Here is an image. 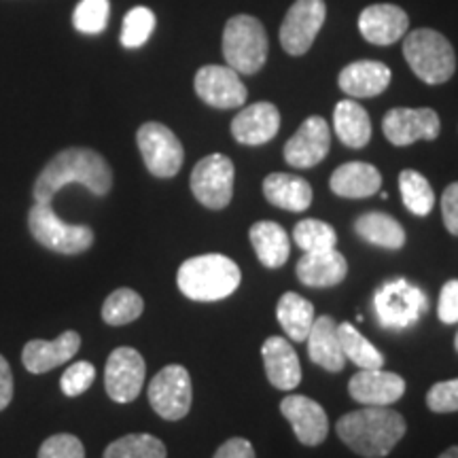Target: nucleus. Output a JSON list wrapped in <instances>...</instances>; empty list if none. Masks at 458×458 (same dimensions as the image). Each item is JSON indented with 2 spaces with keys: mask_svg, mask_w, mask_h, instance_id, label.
I'll return each mask as SVG.
<instances>
[{
  "mask_svg": "<svg viewBox=\"0 0 458 458\" xmlns=\"http://www.w3.org/2000/svg\"><path fill=\"white\" fill-rule=\"evenodd\" d=\"M334 125L337 139L351 148H363L371 139L369 114L354 100L337 102L334 113Z\"/></svg>",
  "mask_w": 458,
  "mask_h": 458,
  "instance_id": "obj_28",
  "label": "nucleus"
},
{
  "mask_svg": "<svg viewBox=\"0 0 458 458\" xmlns=\"http://www.w3.org/2000/svg\"><path fill=\"white\" fill-rule=\"evenodd\" d=\"M250 244H253L257 257L266 267H283L291 253L289 233L283 225L274 221H259L250 227Z\"/></svg>",
  "mask_w": 458,
  "mask_h": 458,
  "instance_id": "obj_27",
  "label": "nucleus"
},
{
  "mask_svg": "<svg viewBox=\"0 0 458 458\" xmlns=\"http://www.w3.org/2000/svg\"><path fill=\"white\" fill-rule=\"evenodd\" d=\"M280 411L303 445H318L325 442L329 433V418L317 401L303 394H289L280 403Z\"/></svg>",
  "mask_w": 458,
  "mask_h": 458,
  "instance_id": "obj_16",
  "label": "nucleus"
},
{
  "mask_svg": "<svg viewBox=\"0 0 458 458\" xmlns=\"http://www.w3.org/2000/svg\"><path fill=\"white\" fill-rule=\"evenodd\" d=\"M337 83L351 98H374L391 85V68L382 62L359 60L344 68Z\"/></svg>",
  "mask_w": 458,
  "mask_h": 458,
  "instance_id": "obj_22",
  "label": "nucleus"
},
{
  "mask_svg": "<svg viewBox=\"0 0 458 458\" xmlns=\"http://www.w3.org/2000/svg\"><path fill=\"white\" fill-rule=\"evenodd\" d=\"M403 55L420 81L442 85L456 71V55L448 38L431 28H418L403 41Z\"/></svg>",
  "mask_w": 458,
  "mask_h": 458,
  "instance_id": "obj_4",
  "label": "nucleus"
},
{
  "mask_svg": "<svg viewBox=\"0 0 458 458\" xmlns=\"http://www.w3.org/2000/svg\"><path fill=\"white\" fill-rule=\"evenodd\" d=\"M147 365L136 348H114L105 368V388L117 403H130L139 397L145 385Z\"/></svg>",
  "mask_w": 458,
  "mask_h": 458,
  "instance_id": "obj_12",
  "label": "nucleus"
},
{
  "mask_svg": "<svg viewBox=\"0 0 458 458\" xmlns=\"http://www.w3.org/2000/svg\"><path fill=\"white\" fill-rule=\"evenodd\" d=\"M399 189L403 198L405 208L416 216H427L435 206V193L431 182H428L420 172L403 170L399 174Z\"/></svg>",
  "mask_w": 458,
  "mask_h": 458,
  "instance_id": "obj_32",
  "label": "nucleus"
},
{
  "mask_svg": "<svg viewBox=\"0 0 458 458\" xmlns=\"http://www.w3.org/2000/svg\"><path fill=\"white\" fill-rule=\"evenodd\" d=\"M267 380L280 391H293L301 382V365L293 344L284 337H267L261 348Z\"/></svg>",
  "mask_w": 458,
  "mask_h": 458,
  "instance_id": "obj_21",
  "label": "nucleus"
},
{
  "mask_svg": "<svg viewBox=\"0 0 458 458\" xmlns=\"http://www.w3.org/2000/svg\"><path fill=\"white\" fill-rule=\"evenodd\" d=\"M344 359L357 365L359 369H380L385 365V357L377 348L351 323L337 325Z\"/></svg>",
  "mask_w": 458,
  "mask_h": 458,
  "instance_id": "obj_31",
  "label": "nucleus"
},
{
  "mask_svg": "<svg viewBox=\"0 0 458 458\" xmlns=\"http://www.w3.org/2000/svg\"><path fill=\"white\" fill-rule=\"evenodd\" d=\"M165 445L162 439L153 437L147 433H131L125 437L114 439L111 445H106L102 458H165Z\"/></svg>",
  "mask_w": 458,
  "mask_h": 458,
  "instance_id": "obj_33",
  "label": "nucleus"
},
{
  "mask_svg": "<svg viewBox=\"0 0 458 458\" xmlns=\"http://www.w3.org/2000/svg\"><path fill=\"white\" fill-rule=\"evenodd\" d=\"M410 28V17L397 4H371L359 15V30L371 45L397 43Z\"/></svg>",
  "mask_w": 458,
  "mask_h": 458,
  "instance_id": "obj_19",
  "label": "nucleus"
},
{
  "mask_svg": "<svg viewBox=\"0 0 458 458\" xmlns=\"http://www.w3.org/2000/svg\"><path fill=\"white\" fill-rule=\"evenodd\" d=\"M280 130V113L272 102H255L240 111L232 122V136L240 145L259 147L270 142Z\"/></svg>",
  "mask_w": 458,
  "mask_h": 458,
  "instance_id": "obj_18",
  "label": "nucleus"
},
{
  "mask_svg": "<svg viewBox=\"0 0 458 458\" xmlns=\"http://www.w3.org/2000/svg\"><path fill=\"white\" fill-rule=\"evenodd\" d=\"M136 142H139L147 170L153 176L172 179V176L179 174L182 162H185V148L170 128L157 122L142 123L139 134H136Z\"/></svg>",
  "mask_w": 458,
  "mask_h": 458,
  "instance_id": "obj_8",
  "label": "nucleus"
},
{
  "mask_svg": "<svg viewBox=\"0 0 458 458\" xmlns=\"http://www.w3.org/2000/svg\"><path fill=\"white\" fill-rule=\"evenodd\" d=\"M308 354L312 363L327 371H342L344 369V352L340 335H337V323L331 317L314 318L310 334L306 337Z\"/></svg>",
  "mask_w": 458,
  "mask_h": 458,
  "instance_id": "obj_24",
  "label": "nucleus"
},
{
  "mask_svg": "<svg viewBox=\"0 0 458 458\" xmlns=\"http://www.w3.org/2000/svg\"><path fill=\"white\" fill-rule=\"evenodd\" d=\"M79 182L94 196H106L113 187V170L94 148L71 147L51 157L34 181L32 198L37 204H51L55 193L66 185Z\"/></svg>",
  "mask_w": 458,
  "mask_h": 458,
  "instance_id": "obj_1",
  "label": "nucleus"
},
{
  "mask_svg": "<svg viewBox=\"0 0 458 458\" xmlns=\"http://www.w3.org/2000/svg\"><path fill=\"white\" fill-rule=\"evenodd\" d=\"M374 310L382 327L403 331L425 317L428 300L420 286L405 278H393L376 291Z\"/></svg>",
  "mask_w": 458,
  "mask_h": 458,
  "instance_id": "obj_6",
  "label": "nucleus"
},
{
  "mask_svg": "<svg viewBox=\"0 0 458 458\" xmlns=\"http://www.w3.org/2000/svg\"><path fill=\"white\" fill-rule=\"evenodd\" d=\"M276 317L280 320V327L284 329L289 340L306 342L314 323V306L308 300H303L301 295L291 291V293H284L280 297Z\"/></svg>",
  "mask_w": 458,
  "mask_h": 458,
  "instance_id": "obj_29",
  "label": "nucleus"
},
{
  "mask_svg": "<svg viewBox=\"0 0 458 458\" xmlns=\"http://www.w3.org/2000/svg\"><path fill=\"white\" fill-rule=\"evenodd\" d=\"M354 232L359 233L365 242L382 246V249L397 250L405 244V229L385 213H368L360 215L354 223Z\"/></svg>",
  "mask_w": 458,
  "mask_h": 458,
  "instance_id": "obj_30",
  "label": "nucleus"
},
{
  "mask_svg": "<svg viewBox=\"0 0 458 458\" xmlns=\"http://www.w3.org/2000/svg\"><path fill=\"white\" fill-rule=\"evenodd\" d=\"M437 317L445 325L458 323V280H448L442 286L437 303Z\"/></svg>",
  "mask_w": 458,
  "mask_h": 458,
  "instance_id": "obj_41",
  "label": "nucleus"
},
{
  "mask_svg": "<svg viewBox=\"0 0 458 458\" xmlns=\"http://www.w3.org/2000/svg\"><path fill=\"white\" fill-rule=\"evenodd\" d=\"M240 267L225 255H199L179 267L181 293L193 301H219L238 289Z\"/></svg>",
  "mask_w": 458,
  "mask_h": 458,
  "instance_id": "obj_3",
  "label": "nucleus"
},
{
  "mask_svg": "<svg viewBox=\"0 0 458 458\" xmlns=\"http://www.w3.org/2000/svg\"><path fill=\"white\" fill-rule=\"evenodd\" d=\"M213 458H255V450L249 439L233 437L227 439V442L215 452Z\"/></svg>",
  "mask_w": 458,
  "mask_h": 458,
  "instance_id": "obj_43",
  "label": "nucleus"
},
{
  "mask_svg": "<svg viewBox=\"0 0 458 458\" xmlns=\"http://www.w3.org/2000/svg\"><path fill=\"white\" fill-rule=\"evenodd\" d=\"M38 458H85L81 439L71 433H57L45 439Z\"/></svg>",
  "mask_w": 458,
  "mask_h": 458,
  "instance_id": "obj_39",
  "label": "nucleus"
},
{
  "mask_svg": "<svg viewBox=\"0 0 458 458\" xmlns=\"http://www.w3.org/2000/svg\"><path fill=\"white\" fill-rule=\"evenodd\" d=\"M327 17L323 0H295L286 11L280 26V45L289 55H303L310 51L314 38Z\"/></svg>",
  "mask_w": 458,
  "mask_h": 458,
  "instance_id": "obj_11",
  "label": "nucleus"
},
{
  "mask_svg": "<svg viewBox=\"0 0 458 458\" xmlns=\"http://www.w3.org/2000/svg\"><path fill=\"white\" fill-rule=\"evenodd\" d=\"M331 147V131L323 117L314 114L300 125V130L286 140L284 162L293 168H312L327 157Z\"/></svg>",
  "mask_w": 458,
  "mask_h": 458,
  "instance_id": "obj_14",
  "label": "nucleus"
},
{
  "mask_svg": "<svg viewBox=\"0 0 458 458\" xmlns=\"http://www.w3.org/2000/svg\"><path fill=\"white\" fill-rule=\"evenodd\" d=\"M94 377H96V368L88 360H77L72 363L71 368L64 371L60 380V388L66 397H79L83 394L88 388L94 385Z\"/></svg>",
  "mask_w": 458,
  "mask_h": 458,
  "instance_id": "obj_38",
  "label": "nucleus"
},
{
  "mask_svg": "<svg viewBox=\"0 0 458 458\" xmlns=\"http://www.w3.org/2000/svg\"><path fill=\"white\" fill-rule=\"evenodd\" d=\"M454 348H456V352H458V334H456V337H454Z\"/></svg>",
  "mask_w": 458,
  "mask_h": 458,
  "instance_id": "obj_46",
  "label": "nucleus"
},
{
  "mask_svg": "<svg viewBox=\"0 0 458 458\" xmlns=\"http://www.w3.org/2000/svg\"><path fill=\"white\" fill-rule=\"evenodd\" d=\"M81 348V335L77 331H64L55 340H30L21 352V363L30 374H45L71 360Z\"/></svg>",
  "mask_w": 458,
  "mask_h": 458,
  "instance_id": "obj_20",
  "label": "nucleus"
},
{
  "mask_svg": "<svg viewBox=\"0 0 458 458\" xmlns=\"http://www.w3.org/2000/svg\"><path fill=\"white\" fill-rule=\"evenodd\" d=\"M348 393L360 405H386L397 403L405 393V380L393 371L385 369H359L348 382Z\"/></svg>",
  "mask_w": 458,
  "mask_h": 458,
  "instance_id": "obj_17",
  "label": "nucleus"
},
{
  "mask_svg": "<svg viewBox=\"0 0 458 458\" xmlns=\"http://www.w3.org/2000/svg\"><path fill=\"white\" fill-rule=\"evenodd\" d=\"M427 405L435 414H452L458 411V377L437 382L427 393Z\"/></svg>",
  "mask_w": 458,
  "mask_h": 458,
  "instance_id": "obj_40",
  "label": "nucleus"
},
{
  "mask_svg": "<svg viewBox=\"0 0 458 458\" xmlns=\"http://www.w3.org/2000/svg\"><path fill=\"white\" fill-rule=\"evenodd\" d=\"M297 278L301 284L312 289H327L340 284L348 274V263L340 250H314L306 253L297 263Z\"/></svg>",
  "mask_w": 458,
  "mask_h": 458,
  "instance_id": "obj_23",
  "label": "nucleus"
},
{
  "mask_svg": "<svg viewBox=\"0 0 458 458\" xmlns=\"http://www.w3.org/2000/svg\"><path fill=\"white\" fill-rule=\"evenodd\" d=\"M28 229L38 244L60 255L85 253L94 244L91 227L62 221L51 204L34 202L28 213Z\"/></svg>",
  "mask_w": 458,
  "mask_h": 458,
  "instance_id": "obj_7",
  "label": "nucleus"
},
{
  "mask_svg": "<svg viewBox=\"0 0 458 458\" xmlns=\"http://www.w3.org/2000/svg\"><path fill=\"white\" fill-rule=\"evenodd\" d=\"M233 176H236V170H233L232 159L221 153H213L196 164L189 185L199 204L210 210H221L233 198Z\"/></svg>",
  "mask_w": 458,
  "mask_h": 458,
  "instance_id": "obj_9",
  "label": "nucleus"
},
{
  "mask_svg": "<svg viewBox=\"0 0 458 458\" xmlns=\"http://www.w3.org/2000/svg\"><path fill=\"white\" fill-rule=\"evenodd\" d=\"M196 94L208 106L238 108L246 102V91L240 74L229 66H202L196 74Z\"/></svg>",
  "mask_w": 458,
  "mask_h": 458,
  "instance_id": "obj_15",
  "label": "nucleus"
},
{
  "mask_svg": "<svg viewBox=\"0 0 458 458\" xmlns=\"http://www.w3.org/2000/svg\"><path fill=\"white\" fill-rule=\"evenodd\" d=\"M439 458H458V445H452L444 454H439Z\"/></svg>",
  "mask_w": 458,
  "mask_h": 458,
  "instance_id": "obj_45",
  "label": "nucleus"
},
{
  "mask_svg": "<svg viewBox=\"0 0 458 458\" xmlns=\"http://www.w3.org/2000/svg\"><path fill=\"white\" fill-rule=\"evenodd\" d=\"M405 418L397 411L365 405L363 410L348 411L337 420V437L352 452L365 458H382L405 435Z\"/></svg>",
  "mask_w": 458,
  "mask_h": 458,
  "instance_id": "obj_2",
  "label": "nucleus"
},
{
  "mask_svg": "<svg viewBox=\"0 0 458 458\" xmlns=\"http://www.w3.org/2000/svg\"><path fill=\"white\" fill-rule=\"evenodd\" d=\"M156 30V15L147 7H134L123 17L122 45L125 49H139Z\"/></svg>",
  "mask_w": 458,
  "mask_h": 458,
  "instance_id": "obj_36",
  "label": "nucleus"
},
{
  "mask_svg": "<svg viewBox=\"0 0 458 458\" xmlns=\"http://www.w3.org/2000/svg\"><path fill=\"white\" fill-rule=\"evenodd\" d=\"M13 399V371H11L7 359L0 354V411H3Z\"/></svg>",
  "mask_w": 458,
  "mask_h": 458,
  "instance_id": "obj_44",
  "label": "nucleus"
},
{
  "mask_svg": "<svg viewBox=\"0 0 458 458\" xmlns=\"http://www.w3.org/2000/svg\"><path fill=\"white\" fill-rule=\"evenodd\" d=\"M442 216L445 223V229L452 236H458V182L445 187L442 196Z\"/></svg>",
  "mask_w": 458,
  "mask_h": 458,
  "instance_id": "obj_42",
  "label": "nucleus"
},
{
  "mask_svg": "<svg viewBox=\"0 0 458 458\" xmlns=\"http://www.w3.org/2000/svg\"><path fill=\"white\" fill-rule=\"evenodd\" d=\"M382 131L391 145L408 147L416 140L437 139L442 122L433 108H393L382 119Z\"/></svg>",
  "mask_w": 458,
  "mask_h": 458,
  "instance_id": "obj_13",
  "label": "nucleus"
},
{
  "mask_svg": "<svg viewBox=\"0 0 458 458\" xmlns=\"http://www.w3.org/2000/svg\"><path fill=\"white\" fill-rule=\"evenodd\" d=\"M142 310H145V301L136 291L117 289L106 297L105 306H102V320L111 327H119V325L134 323Z\"/></svg>",
  "mask_w": 458,
  "mask_h": 458,
  "instance_id": "obj_34",
  "label": "nucleus"
},
{
  "mask_svg": "<svg viewBox=\"0 0 458 458\" xmlns=\"http://www.w3.org/2000/svg\"><path fill=\"white\" fill-rule=\"evenodd\" d=\"M331 191L340 198H369L380 191L382 174L371 164L348 162L331 174Z\"/></svg>",
  "mask_w": 458,
  "mask_h": 458,
  "instance_id": "obj_25",
  "label": "nucleus"
},
{
  "mask_svg": "<svg viewBox=\"0 0 458 458\" xmlns=\"http://www.w3.org/2000/svg\"><path fill=\"white\" fill-rule=\"evenodd\" d=\"M111 3L108 0H81L72 13V24L81 34H100L106 30Z\"/></svg>",
  "mask_w": 458,
  "mask_h": 458,
  "instance_id": "obj_37",
  "label": "nucleus"
},
{
  "mask_svg": "<svg viewBox=\"0 0 458 458\" xmlns=\"http://www.w3.org/2000/svg\"><path fill=\"white\" fill-rule=\"evenodd\" d=\"M263 193L270 204L283 210H293V213L310 208L314 198L310 182L301 176L286 174V172H274V174L266 176Z\"/></svg>",
  "mask_w": 458,
  "mask_h": 458,
  "instance_id": "obj_26",
  "label": "nucleus"
},
{
  "mask_svg": "<svg viewBox=\"0 0 458 458\" xmlns=\"http://www.w3.org/2000/svg\"><path fill=\"white\" fill-rule=\"evenodd\" d=\"M193 401L191 376L182 365H168L148 385V403L164 420H181Z\"/></svg>",
  "mask_w": 458,
  "mask_h": 458,
  "instance_id": "obj_10",
  "label": "nucleus"
},
{
  "mask_svg": "<svg viewBox=\"0 0 458 458\" xmlns=\"http://www.w3.org/2000/svg\"><path fill=\"white\" fill-rule=\"evenodd\" d=\"M266 28L253 15H236L223 30V57L227 66L238 74H255L266 66L267 60Z\"/></svg>",
  "mask_w": 458,
  "mask_h": 458,
  "instance_id": "obj_5",
  "label": "nucleus"
},
{
  "mask_svg": "<svg viewBox=\"0 0 458 458\" xmlns=\"http://www.w3.org/2000/svg\"><path fill=\"white\" fill-rule=\"evenodd\" d=\"M293 240L303 253H314V250L335 249L337 233L329 223L318 219H303L293 229Z\"/></svg>",
  "mask_w": 458,
  "mask_h": 458,
  "instance_id": "obj_35",
  "label": "nucleus"
}]
</instances>
